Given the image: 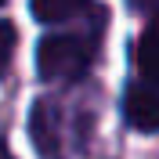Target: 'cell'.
Returning <instances> with one entry per match:
<instances>
[{
    "instance_id": "obj_1",
    "label": "cell",
    "mask_w": 159,
    "mask_h": 159,
    "mask_svg": "<svg viewBox=\"0 0 159 159\" xmlns=\"http://www.w3.org/2000/svg\"><path fill=\"white\" fill-rule=\"evenodd\" d=\"M36 65L43 80L54 83H72L90 69V40L72 36V33H58L47 36L36 51Z\"/></svg>"
},
{
    "instance_id": "obj_2",
    "label": "cell",
    "mask_w": 159,
    "mask_h": 159,
    "mask_svg": "<svg viewBox=\"0 0 159 159\" xmlns=\"http://www.w3.org/2000/svg\"><path fill=\"white\" fill-rule=\"evenodd\" d=\"M29 134H33V141H36L40 156L65 159V152H61V109L54 101H36V105H33Z\"/></svg>"
},
{
    "instance_id": "obj_3",
    "label": "cell",
    "mask_w": 159,
    "mask_h": 159,
    "mask_svg": "<svg viewBox=\"0 0 159 159\" xmlns=\"http://www.w3.org/2000/svg\"><path fill=\"white\" fill-rule=\"evenodd\" d=\"M123 112H127V123L134 130H145V134H152V130H159V87L156 83H148V87H130L127 101H123Z\"/></svg>"
},
{
    "instance_id": "obj_4",
    "label": "cell",
    "mask_w": 159,
    "mask_h": 159,
    "mask_svg": "<svg viewBox=\"0 0 159 159\" xmlns=\"http://www.w3.org/2000/svg\"><path fill=\"white\" fill-rule=\"evenodd\" d=\"M138 69H141V76L148 83L159 87V15L138 40Z\"/></svg>"
},
{
    "instance_id": "obj_5",
    "label": "cell",
    "mask_w": 159,
    "mask_h": 159,
    "mask_svg": "<svg viewBox=\"0 0 159 159\" xmlns=\"http://www.w3.org/2000/svg\"><path fill=\"white\" fill-rule=\"evenodd\" d=\"M29 4H33V15H36L40 22L54 25V22H69V18H76L80 11L90 4V0H29Z\"/></svg>"
},
{
    "instance_id": "obj_6",
    "label": "cell",
    "mask_w": 159,
    "mask_h": 159,
    "mask_svg": "<svg viewBox=\"0 0 159 159\" xmlns=\"http://www.w3.org/2000/svg\"><path fill=\"white\" fill-rule=\"evenodd\" d=\"M15 43H18V33L11 22H0V76L7 72L11 65V54H15Z\"/></svg>"
},
{
    "instance_id": "obj_7",
    "label": "cell",
    "mask_w": 159,
    "mask_h": 159,
    "mask_svg": "<svg viewBox=\"0 0 159 159\" xmlns=\"http://www.w3.org/2000/svg\"><path fill=\"white\" fill-rule=\"evenodd\" d=\"M141 11H152V15H159V0H134Z\"/></svg>"
},
{
    "instance_id": "obj_8",
    "label": "cell",
    "mask_w": 159,
    "mask_h": 159,
    "mask_svg": "<svg viewBox=\"0 0 159 159\" xmlns=\"http://www.w3.org/2000/svg\"><path fill=\"white\" fill-rule=\"evenodd\" d=\"M0 159H15V156H11V148L4 145V138H0Z\"/></svg>"
},
{
    "instance_id": "obj_9",
    "label": "cell",
    "mask_w": 159,
    "mask_h": 159,
    "mask_svg": "<svg viewBox=\"0 0 159 159\" xmlns=\"http://www.w3.org/2000/svg\"><path fill=\"white\" fill-rule=\"evenodd\" d=\"M0 4H4V0H0Z\"/></svg>"
}]
</instances>
